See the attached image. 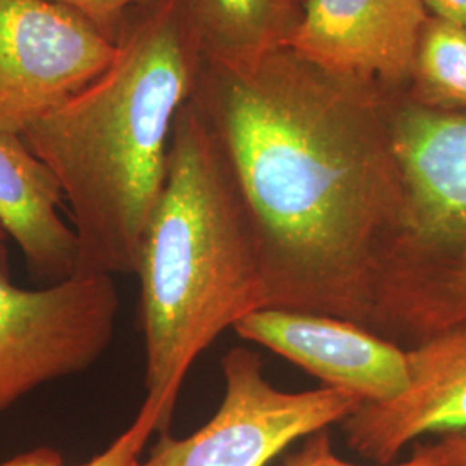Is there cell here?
Masks as SVG:
<instances>
[{"label":"cell","mask_w":466,"mask_h":466,"mask_svg":"<svg viewBox=\"0 0 466 466\" xmlns=\"http://www.w3.org/2000/svg\"><path fill=\"white\" fill-rule=\"evenodd\" d=\"M394 99L287 47L246 67L200 59L192 100L256 221L268 308L368 329L373 279L406 204Z\"/></svg>","instance_id":"1"},{"label":"cell","mask_w":466,"mask_h":466,"mask_svg":"<svg viewBox=\"0 0 466 466\" xmlns=\"http://www.w3.org/2000/svg\"><path fill=\"white\" fill-rule=\"evenodd\" d=\"M199 65L182 0H157L127 17L107 69L21 137L63 190L78 275H135Z\"/></svg>","instance_id":"2"},{"label":"cell","mask_w":466,"mask_h":466,"mask_svg":"<svg viewBox=\"0 0 466 466\" xmlns=\"http://www.w3.org/2000/svg\"><path fill=\"white\" fill-rule=\"evenodd\" d=\"M135 275L147 400L171 421L200 354L242 318L269 306L256 221L192 97L173 125L165 184L142 232Z\"/></svg>","instance_id":"3"},{"label":"cell","mask_w":466,"mask_h":466,"mask_svg":"<svg viewBox=\"0 0 466 466\" xmlns=\"http://www.w3.org/2000/svg\"><path fill=\"white\" fill-rule=\"evenodd\" d=\"M406 204L371 287L368 330L410 350L466 321V115L392 100Z\"/></svg>","instance_id":"4"},{"label":"cell","mask_w":466,"mask_h":466,"mask_svg":"<svg viewBox=\"0 0 466 466\" xmlns=\"http://www.w3.org/2000/svg\"><path fill=\"white\" fill-rule=\"evenodd\" d=\"M117 309L111 275L17 287L0 238V415L35 389L94 367L113 342Z\"/></svg>","instance_id":"5"},{"label":"cell","mask_w":466,"mask_h":466,"mask_svg":"<svg viewBox=\"0 0 466 466\" xmlns=\"http://www.w3.org/2000/svg\"><path fill=\"white\" fill-rule=\"evenodd\" d=\"M225 396L198 432H161L135 466H265L292 442L350 417L363 400L339 389L285 392L263 373L256 350L233 348L221 360Z\"/></svg>","instance_id":"6"},{"label":"cell","mask_w":466,"mask_h":466,"mask_svg":"<svg viewBox=\"0 0 466 466\" xmlns=\"http://www.w3.org/2000/svg\"><path fill=\"white\" fill-rule=\"evenodd\" d=\"M115 56L116 40L59 2L0 0V134L23 137Z\"/></svg>","instance_id":"7"},{"label":"cell","mask_w":466,"mask_h":466,"mask_svg":"<svg viewBox=\"0 0 466 466\" xmlns=\"http://www.w3.org/2000/svg\"><path fill=\"white\" fill-rule=\"evenodd\" d=\"M427 17L421 0H306L287 49L332 75L400 97Z\"/></svg>","instance_id":"8"},{"label":"cell","mask_w":466,"mask_h":466,"mask_svg":"<svg viewBox=\"0 0 466 466\" xmlns=\"http://www.w3.org/2000/svg\"><path fill=\"white\" fill-rule=\"evenodd\" d=\"M235 333L317 377L325 387L360 396L363 402L396 400L410 385L408 350L342 318L263 308Z\"/></svg>","instance_id":"9"},{"label":"cell","mask_w":466,"mask_h":466,"mask_svg":"<svg viewBox=\"0 0 466 466\" xmlns=\"http://www.w3.org/2000/svg\"><path fill=\"white\" fill-rule=\"evenodd\" d=\"M408 350L410 385L396 400L363 402L340 427L356 454L390 465L427 433L466 431V321Z\"/></svg>","instance_id":"10"},{"label":"cell","mask_w":466,"mask_h":466,"mask_svg":"<svg viewBox=\"0 0 466 466\" xmlns=\"http://www.w3.org/2000/svg\"><path fill=\"white\" fill-rule=\"evenodd\" d=\"M63 190L25 140L0 134V225L36 279L63 282L76 273L78 242L61 217Z\"/></svg>","instance_id":"11"},{"label":"cell","mask_w":466,"mask_h":466,"mask_svg":"<svg viewBox=\"0 0 466 466\" xmlns=\"http://www.w3.org/2000/svg\"><path fill=\"white\" fill-rule=\"evenodd\" d=\"M306 0H182L200 59L246 67L285 49L299 26Z\"/></svg>","instance_id":"12"},{"label":"cell","mask_w":466,"mask_h":466,"mask_svg":"<svg viewBox=\"0 0 466 466\" xmlns=\"http://www.w3.org/2000/svg\"><path fill=\"white\" fill-rule=\"evenodd\" d=\"M404 97L433 111L466 115V26L427 17Z\"/></svg>","instance_id":"13"},{"label":"cell","mask_w":466,"mask_h":466,"mask_svg":"<svg viewBox=\"0 0 466 466\" xmlns=\"http://www.w3.org/2000/svg\"><path fill=\"white\" fill-rule=\"evenodd\" d=\"M169 427L163 410L154 400H144L132 425L106 448V450L78 466H135L154 432H167ZM0 466H67L63 456L50 448H35L15 458L0 461Z\"/></svg>","instance_id":"14"},{"label":"cell","mask_w":466,"mask_h":466,"mask_svg":"<svg viewBox=\"0 0 466 466\" xmlns=\"http://www.w3.org/2000/svg\"><path fill=\"white\" fill-rule=\"evenodd\" d=\"M283 466H367L354 465L350 461L340 460L332 450V441L330 433L327 431L313 433L306 437L304 446L292 456L285 460ZM373 466H448L442 458L435 452L432 444H418L413 450V454L410 460L400 461V463H390V465H373Z\"/></svg>","instance_id":"15"},{"label":"cell","mask_w":466,"mask_h":466,"mask_svg":"<svg viewBox=\"0 0 466 466\" xmlns=\"http://www.w3.org/2000/svg\"><path fill=\"white\" fill-rule=\"evenodd\" d=\"M69 9L76 11L85 19H88L100 32L107 35L111 40H116L117 34L137 9L147 7L157 0H54Z\"/></svg>","instance_id":"16"},{"label":"cell","mask_w":466,"mask_h":466,"mask_svg":"<svg viewBox=\"0 0 466 466\" xmlns=\"http://www.w3.org/2000/svg\"><path fill=\"white\" fill-rule=\"evenodd\" d=\"M448 466H466V431L446 433L432 444Z\"/></svg>","instance_id":"17"},{"label":"cell","mask_w":466,"mask_h":466,"mask_svg":"<svg viewBox=\"0 0 466 466\" xmlns=\"http://www.w3.org/2000/svg\"><path fill=\"white\" fill-rule=\"evenodd\" d=\"M429 16L466 26V0H421Z\"/></svg>","instance_id":"18"},{"label":"cell","mask_w":466,"mask_h":466,"mask_svg":"<svg viewBox=\"0 0 466 466\" xmlns=\"http://www.w3.org/2000/svg\"><path fill=\"white\" fill-rule=\"evenodd\" d=\"M5 237H7V233H5V230H4V228H2V225H0V238H2V240H5Z\"/></svg>","instance_id":"19"}]
</instances>
